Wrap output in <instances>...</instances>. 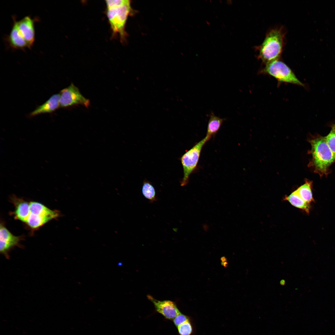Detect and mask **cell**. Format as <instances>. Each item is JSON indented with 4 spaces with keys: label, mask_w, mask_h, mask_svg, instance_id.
Masks as SVG:
<instances>
[{
    "label": "cell",
    "mask_w": 335,
    "mask_h": 335,
    "mask_svg": "<svg viewBox=\"0 0 335 335\" xmlns=\"http://www.w3.org/2000/svg\"><path fill=\"white\" fill-rule=\"evenodd\" d=\"M13 24L9 34L5 39L7 45L13 50L25 51L28 48V45L19 30L18 21L15 16H12Z\"/></svg>",
    "instance_id": "9"
},
{
    "label": "cell",
    "mask_w": 335,
    "mask_h": 335,
    "mask_svg": "<svg viewBox=\"0 0 335 335\" xmlns=\"http://www.w3.org/2000/svg\"><path fill=\"white\" fill-rule=\"evenodd\" d=\"M142 192L143 196L151 203L157 200L155 189L149 181L145 180L143 183Z\"/></svg>",
    "instance_id": "17"
},
{
    "label": "cell",
    "mask_w": 335,
    "mask_h": 335,
    "mask_svg": "<svg viewBox=\"0 0 335 335\" xmlns=\"http://www.w3.org/2000/svg\"><path fill=\"white\" fill-rule=\"evenodd\" d=\"M147 297L154 305L156 311L167 319L173 320L181 313L175 303L172 301H159L150 295Z\"/></svg>",
    "instance_id": "8"
},
{
    "label": "cell",
    "mask_w": 335,
    "mask_h": 335,
    "mask_svg": "<svg viewBox=\"0 0 335 335\" xmlns=\"http://www.w3.org/2000/svg\"><path fill=\"white\" fill-rule=\"evenodd\" d=\"M284 200L288 201L293 206L305 211L307 213H309L310 208V203L305 201L300 196L296 190L289 195L285 196Z\"/></svg>",
    "instance_id": "14"
},
{
    "label": "cell",
    "mask_w": 335,
    "mask_h": 335,
    "mask_svg": "<svg viewBox=\"0 0 335 335\" xmlns=\"http://www.w3.org/2000/svg\"><path fill=\"white\" fill-rule=\"evenodd\" d=\"M210 139L206 136L186 151L180 159L183 172V177L180 181L181 186H185L188 183L190 175L195 170L197 166L203 147Z\"/></svg>",
    "instance_id": "4"
},
{
    "label": "cell",
    "mask_w": 335,
    "mask_h": 335,
    "mask_svg": "<svg viewBox=\"0 0 335 335\" xmlns=\"http://www.w3.org/2000/svg\"><path fill=\"white\" fill-rule=\"evenodd\" d=\"M22 238L13 235L2 223L0 227V252L7 259L10 258V250L16 246H19Z\"/></svg>",
    "instance_id": "7"
},
{
    "label": "cell",
    "mask_w": 335,
    "mask_h": 335,
    "mask_svg": "<svg viewBox=\"0 0 335 335\" xmlns=\"http://www.w3.org/2000/svg\"><path fill=\"white\" fill-rule=\"evenodd\" d=\"M37 20L36 18L33 19L30 16H26L18 21L19 30L29 49L32 47L34 42V23Z\"/></svg>",
    "instance_id": "10"
},
{
    "label": "cell",
    "mask_w": 335,
    "mask_h": 335,
    "mask_svg": "<svg viewBox=\"0 0 335 335\" xmlns=\"http://www.w3.org/2000/svg\"><path fill=\"white\" fill-rule=\"evenodd\" d=\"M60 93L52 95L43 104L38 106L31 112L30 116L53 112L60 107Z\"/></svg>",
    "instance_id": "11"
},
{
    "label": "cell",
    "mask_w": 335,
    "mask_h": 335,
    "mask_svg": "<svg viewBox=\"0 0 335 335\" xmlns=\"http://www.w3.org/2000/svg\"><path fill=\"white\" fill-rule=\"evenodd\" d=\"M12 201L15 207L14 212L15 219L25 223L30 213V204L22 199L14 197Z\"/></svg>",
    "instance_id": "12"
},
{
    "label": "cell",
    "mask_w": 335,
    "mask_h": 335,
    "mask_svg": "<svg viewBox=\"0 0 335 335\" xmlns=\"http://www.w3.org/2000/svg\"><path fill=\"white\" fill-rule=\"evenodd\" d=\"M329 133L325 136L327 143L335 158V124H332Z\"/></svg>",
    "instance_id": "19"
},
{
    "label": "cell",
    "mask_w": 335,
    "mask_h": 335,
    "mask_svg": "<svg viewBox=\"0 0 335 335\" xmlns=\"http://www.w3.org/2000/svg\"><path fill=\"white\" fill-rule=\"evenodd\" d=\"M312 159L309 163L314 171L320 176L327 175L330 166L335 162V158L329 148L325 137L318 136L309 141Z\"/></svg>",
    "instance_id": "1"
},
{
    "label": "cell",
    "mask_w": 335,
    "mask_h": 335,
    "mask_svg": "<svg viewBox=\"0 0 335 335\" xmlns=\"http://www.w3.org/2000/svg\"><path fill=\"white\" fill-rule=\"evenodd\" d=\"M191 319V317L181 312L174 318L173 320V321L174 325L176 327Z\"/></svg>",
    "instance_id": "20"
},
{
    "label": "cell",
    "mask_w": 335,
    "mask_h": 335,
    "mask_svg": "<svg viewBox=\"0 0 335 335\" xmlns=\"http://www.w3.org/2000/svg\"><path fill=\"white\" fill-rule=\"evenodd\" d=\"M191 319L176 327L179 335H192L194 333V327Z\"/></svg>",
    "instance_id": "18"
},
{
    "label": "cell",
    "mask_w": 335,
    "mask_h": 335,
    "mask_svg": "<svg viewBox=\"0 0 335 335\" xmlns=\"http://www.w3.org/2000/svg\"><path fill=\"white\" fill-rule=\"evenodd\" d=\"M225 119L216 116L211 112L209 116L206 136L210 139L214 136L220 129Z\"/></svg>",
    "instance_id": "15"
},
{
    "label": "cell",
    "mask_w": 335,
    "mask_h": 335,
    "mask_svg": "<svg viewBox=\"0 0 335 335\" xmlns=\"http://www.w3.org/2000/svg\"><path fill=\"white\" fill-rule=\"evenodd\" d=\"M312 181L307 180L296 190L300 196L309 203L314 201L312 192Z\"/></svg>",
    "instance_id": "16"
},
{
    "label": "cell",
    "mask_w": 335,
    "mask_h": 335,
    "mask_svg": "<svg viewBox=\"0 0 335 335\" xmlns=\"http://www.w3.org/2000/svg\"><path fill=\"white\" fill-rule=\"evenodd\" d=\"M264 70L279 81L304 86L291 69L284 63L278 60L266 64Z\"/></svg>",
    "instance_id": "5"
},
{
    "label": "cell",
    "mask_w": 335,
    "mask_h": 335,
    "mask_svg": "<svg viewBox=\"0 0 335 335\" xmlns=\"http://www.w3.org/2000/svg\"><path fill=\"white\" fill-rule=\"evenodd\" d=\"M284 34L280 29L270 30L259 47V58L266 64L279 57L282 51Z\"/></svg>",
    "instance_id": "3"
},
{
    "label": "cell",
    "mask_w": 335,
    "mask_h": 335,
    "mask_svg": "<svg viewBox=\"0 0 335 335\" xmlns=\"http://www.w3.org/2000/svg\"><path fill=\"white\" fill-rule=\"evenodd\" d=\"M29 204L31 213L42 217H48L52 219L56 218L60 216L59 211L51 210L40 203L31 202Z\"/></svg>",
    "instance_id": "13"
},
{
    "label": "cell",
    "mask_w": 335,
    "mask_h": 335,
    "mask_svg": "<svg viewBox=\"0 0 335 335\" xmlns=\"http://www.w3.org/2000/svg\"><path fill=\"white\" fill-rule=\"evenodd\" d=\"M106 13L113 34L119 35L122 41L126 36L125 26L131 10L128 0H106Z\"/></svg>",
    "instance_id": "2"
},
{
    "label": "cell",
    "mask_w": 335,
    "mask_h": 335,
    "mask_svg": "<svg viewBox=\"0 0 335 335\" xmlns=\"http://www.w3.org/2000/svg\"><path fill=\"white\" fill-rule=\"evenodd\" d=\"M60 107L66 108L80 104L87 107L90 105L88 99L80 92L78 89L73 84L62 90L60 93Z\"/></svg>",
    "instance_id": "6"
}]
</instances>
